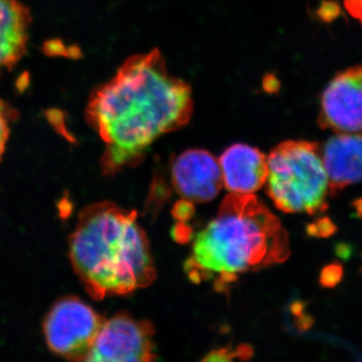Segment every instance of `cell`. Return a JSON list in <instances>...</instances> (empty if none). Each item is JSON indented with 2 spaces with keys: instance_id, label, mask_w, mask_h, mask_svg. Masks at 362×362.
<instances>
[{
  "instance_id": "obj_1",
  "label": "cell",
  "mask_w": 362,
  "mask_h": 362,
  "mask_svg": "<svg viewBox=\"0 0 362 362\" xmlns=\"http://www.w3.org/2000/svg\"><path fill=\"white\" fill-rule=\"evenodd\" d=\"M192 88L171 75L158 49L126 59L90 95L86 119L105 144L101 168L113 176L135 168L159 137L185 127Z\"/></svg>"
},
{
  "instance_id": "obj_2",
  "label": "cell",
  "mask_w": 362,
  "mask_h": 362,
  "mask_svg": "<svg viewBox=\"0 0 362 362\" xmlns=\"http://www.w3.org/2000/svg\"><path fill=\"white\" fill-rule=\"evenodd\" d=\"M290 254L287 230L264 202L254 194H230L195 235L185 271L192 282L226 292L240 276L283 263Z\"/></svg>"
},
{
  "instance_id": "obj_3",
  "label": "cell",
  "mask_w": 362,
  "mask_h": 362,
  "mask_svg": "<svg viewBox=\"0 0 362 362\" xmlns=\"http://www.w3.org/2000/svg\"><path fill=\"white\" fill-rule=\"evenodd\" d=\"M69 256L93 299L130 294L156 278L149 240L137 213L113 202H97L81 211L69 240Z\"/></svg>"
},
{
  "instance_id": "obj_4",
  "label": "cell",
  "mask_w": 362,
  "mask_h": 362,
  "mask_svg": "<svg viewBox=\"0 0 362 362\" xmlns=\"http://www.w3.org/2000/svg\"><path fill=\"white\" fill-rule=\"evenodd\" d=\"M267 194L286 214H322L328 209L329 183L318 143L288 140L267 157Z\"/></svg>"
},
{
  "instance_id": "obj_5",
  "label": "cell",
  "mask_w": 362,
  "mask_h": 362,
  "mask_svg": "<svg viewBox=\"0 0 362 362\" xmlns=\"http://www.w3.org/2000/svg\"><path fill=\"white\" fill-rule=\"evenodd\" d=\"M104 320L78 298H62L45 317V340L54 354L69 361L81 362L92 347Z\"/></svg>"
},
{
  "instance_id": "obj_6",
  "label": "cell",
  "mask_w": 362,
  "mask_h": 362,
  "mask_svg": "<svg viewBox=\"0 0 362 362\" xmlns=\"http://www.w3.org/2000/svg\"><path fill=\"white\" fill-rule=\"evenodd\" d=\"M153 325L126 313L105 319L81 362H156Z\"/></svg>"
},
{
  "instance_id": "obj_7",
  "label": "cell",
  "mask_w": 362,
  "mask_h": 362,
  "mask_svg": "<svg viewBox=\"0 0 362 362\" xmlns=\"http://www.w3.org/2000/svg\"><path fill=\"white\" fill-rule=\"evenodd\" d=\"M318 124L337 134L362 135V64L330 81L321 96Z\"/></svg>"
},
{
  "instance_id": "obj_8",
  "label": "cell",
  "mask_w": 362,
  "mask_h": 362,
  "mask_svg": "<svg viewBox=\"0 0 362 362\" xmlns=\"http://www.w3.org/2000/svg\"><path fill=\"white\" fill-rule=\"evenodd\" d=\"M176 192L183 201L204 204L213 201L223 187L218 160L211 152L190 149L181 153L171 168Z\"/></svg>"
},
{
  "instance_id": "obj_9",
  "label": "cell",
  "mask_w": 362,
  "mask_h": 362,
  "mask_svg": "<svg viewBox=\"0 0 362 362\" xmlns=\"http://www.w3.org/2000/svg\"><path fill=\"white\" fill-rule=\"evenodd\" d=\"M218 163L223 185L230 194H254L265 185L268 162L258 148L233 144L223 152Z\"/></svg>"
},
{
  "instance_id": "obj_10",
  "label": "cell",
  "mask_w": 362,
  "mask_h": 362,
  "mask_svg": "<svg viewBox=\"0 0 362 362\" xmlns=\"http://www.w3.org/2000/svg\"><path fill=\"white\" fill-rule=\"evenodd\" d=\"M321 156L330 197L362 181V135L337 134L326 141Z\"/></svg>"
},
{
  "instance_id": "obj_11",
  "label": "cell",
  "mask_w": 362,
  "mask_h": 362,
  "mask_svg": "<svg viewBox=\"0 0 362 362\" xmlns=\"http://www.w3.org/2000/svg\"><path fill=\"white\" fill-rule=\"evenodd\" d=\"M32 14L20 0H0V71L11 70L28 49Z\"/></svg>"
},
{
  "instance_id": "obj_12",
  "label": "cell",
  "mask_w": 362,
  "mask_h": 362,
  "mask_svg": "<svg viewBox=\"0 0 362 362\" xmlns=\"http://www.w3.org/2000/svg\"><path fill=\"white\" fill-rule=\"evenodd\" d=\"M16 117V111L0 99V160L6 152L9 132H11V124Z\"/></svg>"
},
{
  "instance_id": "obj_13",
  "label": "cell",
  "mask_w": 362,
  "mask_h": 362,
  "mask_svg": "<svg viewBox=\"0 0 362 362\" xmlns=\"http://www.w3.org/2000/svg\"><path fill=\"white\" fill-rule=\"evenodd\" d=\"M343 269L338 263H333L325 267L321 273V285L326 288L335 287L341 281Z\"/></svg>"
},
{
  "instance_id": "obj_14",
  "label": "cell",
  "mask_w": 362,
  "mask_h": 362,
  "mask_svg": "<svg viewBox=\"0 0 362 362\" xmlns=\"http://www.w3.org/2000/svg\"><path fill=\"white\" fill-rule=\"evenodd\" d=\"M337 230L334 223L327 218H321L309 226V233L317 237H329L337 232Z\"/></svg>"
},
{
  "instance_id": "obj_15",
  "label": "cell",
  "mask_w": 362,
  "mask_h": 362,
  "mask_svg": "<svg viewBox=\"0 0 362 362\" xmlns=\"http://www.w3.org/2000/svg\"><path fill=\"white\" fill-rule=\"evenodd\" d=\"M347 13L362 25V0H343Z\"/></svg>"
},
{
  "instance_id": "obj_16",
  "label": "cell",
  "mask_w": 362,
  "mask_h": 362,
  "mask_svg": "<svg viewBox=\"0 0 362 362\" xmlns=\"http://www.w3.org/2000/svg\"><path fill=\"white\" fill-rule=\"evenodd\" d=\"M194 214V204L183 201L176 204L175 207V216L181 221H187Z\"/></svg>"
}]
</instances>
